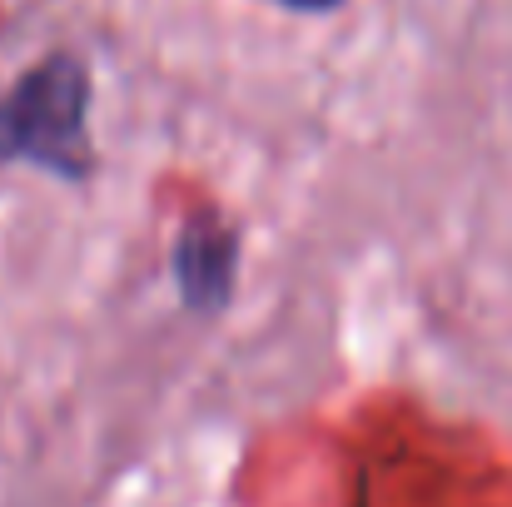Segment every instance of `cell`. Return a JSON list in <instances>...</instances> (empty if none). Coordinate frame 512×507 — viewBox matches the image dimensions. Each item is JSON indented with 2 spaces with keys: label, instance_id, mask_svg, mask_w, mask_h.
I'll list each match as a JSON object with an SVG mask.
<instances>
[{
  "label": "cell",
  "instance_id": "obj_1",
  "mask_svg": "<svg viewBox=\"0 0 512 507\" xmlns=\"http://www.w3.org/2000/svg\"><path fill=\"white\" fill-rule=\"evenodd\" d=\"M95 75L75 50H45L0 90V165L40 169L60 184L95 174Z\"/></svg>",
  "mask_w": 512,
  "mask_h": 507
},
{
  "label": "cell",
  "instance_id": "obj_2",
  "mask_svg": "<svg viewBox=\"0 0 512 507\" xmlns=\"http://www.w3.org/2000/svg\"><path fill=\"white\" fill-rule=\"evenodd\" d=\"M239 259H244V234L239 224L224 219L219 204L199 199L170 244V279H174V299L184 314L194 319H219L234 304L239 289Z\"/></svg>",
  "mask_w": 512,
  "mask_h": 507
},
{
  "label": "cell",
  "instance_id": "obj_3",
  "mask_svg": "<svg viewBox=\"0 0 512 507\" xmlns=\"http://www.w3.org/2000/svg\"><path fill=\"white\" fill-rule=\"evenodd\" d=\"M269 5H284V10H294V15H334L348 0H269Z\"/></svg>",
  "mask_w": 512,
  "mask_h": 507
}]
</instances>
